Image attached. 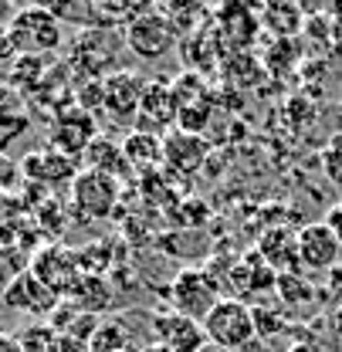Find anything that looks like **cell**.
I'll use <instances>...</instances> for the list:
<instances>
[{"label":"cell","mask_w":342,"mask_h":352,"mask_svg":"<svg viewBox=\"0 0 342 352\" xmlns=\"http://www.w3.org/2000/svg\"><path fill=\"white\" fill-rule=\"evenodd\" d=\"M153 336L160 346H167L170 352H204L207 349V336L204 325L180 315V311H156L153 315Z\"/></svg>","instance_id":"cell-14"},{"label":"cell","mask_w":342,"mask_h":352,"mask_svg":"<svg viewBox=\"0 0 342 352\" xmlns=\"http://www.w3.org/2000/svg\"><path fill=\"white\" fill-rule=\"evenodd\" d=\"M325 173L332 183L342 186V139H332L329 149H325Z\"/></svg>","instance_id":"cell-30"},{"label":"cell","mask_w":342,"mask_h":352,"mask_svg":"<svg viewBox=\"0 0 342 352\" xmlns=\"http://www.w3.org/2000/svg\"><path fill=\"white\" fill-rule=\"evenodd\" d=\"M82 160L88 163V170L105 173V176H112V179L129 176V163H126V153H122V142H116V139H109V135H98V139L85 149Z\"/></svg>","instance_id":"cell-19"},{"label":"cell","mask_w":342,"mask_h":352,"mask_svg":"<svg viewBox=\"0 0 342 352\" xmlns=\"http://www.w3.org/2000/svg\"><path fill=\"white\" fill-rule=\"evenodd\" d=\"M31 129V119L28 112H10V116H0V153H7L21 135H28Z\"/></svg>","instance_id":"cell-27"},{"label":"cell","mask_w":342,"mask_h":352,"mask_svg":"<svg viewBox=\"0 0 342 352\" xmlns=\"http://www.w3.org/2000/svg\"><path fill=\"white\" fill-rule=\"evenodd\" d=\"M10 112H24V95L10 82H0V116H10Z\"/></svg>","instance_id":"cell-29"},{"label":"cell","mask_w":342,"mask_h":352,"mask_svg":"<svg viewBox=\"0 0 342 352\" xmlns=\"http://www.w3.org/2000/svg\"><path fill=\"white\" fill-rule=\"evenodd\" d=\"M207 153H211V146L200 135H190V132H180V129L163 135V166L173 176H180V179H190L197 173L204 166Z\"/></svg>","instance_id":"cell-15"},{"label":"cell","mask_w":342,"mask_h":352,"mask_svg":"<svg viewBox=\"0 0 342 352\" xmlns=\"http://www.w3.org/2000/svg\"><path fill=\"white\" fill-rule=\"evenodd\" d=\"M332 336H336V339H342V305L332 311Z\"/></svg>","instance_id":"cell-38"},{"label":"cell","mask_w":342,"mask_h":352,"mask_svg":"<svg viewBox=\"0 0 342 352\" xmlns=\"http://www.w3.org/2000/svg\"><path fill=\"white\" fill-rule=\"evenodd\" d=\"M47 352H92V349H88L85 342L72 339V336H54V342H51Z\"/></svg>","instance_id":"cell-32"},{"label":"cell","mask_w":342,"mask_h":352,"mask_svg":"<svg viewBox=\"0 0 342 352\" xmlns=\"http://www.w3.org/2000/svg\"><path fill=\"white\" fill-rule=\"evenodd\" d=\"M217 302H220V288H217L214 278L207 271H200V267H183L170 281L173 311H180V315H186V318H193L200 325H204V318L211 315V308Z\"/></svg>","instance_id":"cell-3"},{"label":"cell","mask_w":342,"mask_h":352,"mask_svg":"<svg viewBox=\"0 0 342 352\" xmlns=\"http://www.w3.org/2000/svg\"><path fill=\"white\" fill-rule=\"evenodd\" d=\"M231 281V298H237V302H244V298H251V295H264V292H271L275 285H278V274L264 264V258L251 251V254H244V261H237L231 267V274H227Z\"/></svg>","instance_id":"cell-17"},{"label":"cell","mask_w":342,"mask_h":352,"mask_svg":"<svg viewBox=\"0 0 342 352\" xmlns=\"http://www.w3.org/2000/svg\"><path fill=\"white\" fill-rule=\"evenodd\" d=\"M122 41H126V47L136 54V58L156 61V58L170 54L173 47H176L180 34H176V28H173L170 17L163 14V7H153V10H146L142 17H136V21L129 24L126 34H122Z\"/></svg>","instance_id":"cell-4"},{"label":"cell","mask_w":342,"mask_h":352,"mask_svg":"<svg viewBox=\"0 0 342 352\" xmlns=\"http://www.w3.org/2000/svg\"><path fill=\"white\" fill-rule=\"evenodd\" d=\"M7 38L14 44L17 54H31V58H47L54 54L65 41V24L47 10V7H21L17 17L7 28Z\"/></svg>","instance_id":"cell-1"},{"label":"cell","mask_w":342,"mask_h":352,"mask_svg":"<svg viewBox=\"0 0 342 352\" xmlns=\"http://www.w3.org/2000/svg\"><path fill=\"white\" fill-rule=\"evenodd\" d=\"M139 352H170L167 346H160V342H149V346H142Z\"/></svg>","instance_id":"cell-39"},{"label":"cell","mask_w":342,"mask_h":352,"mask_svg":"<svg viewBox=\"0 0 342 352\" xmlns=\"http://www.w3.org/2000/svg\"><path fill=\"white\" fill-rule=\"evenodd\" d=\"M176 112H180V105H176V95H173V82L153 78V82H146V91H142L136 129L163 139V132H170L176 126Z\"/></svg>","instance_id":"cell-11"},{"label":"cell","mask_w":342,"mask_h":352,"mask_svg":"<svg viewBox=\"0 0 342 352\" xmlns=\"http://www.w3.org/2000/svg\"><path fill=\"white\" fill-rule=\"evenodd\" d=\"M0 352H24V349H21L17 336H7V332H0Z\"/></svg>","instance_id":"cell-37"},{"label":"cell","mask_w":342,"mask_h":352,"mask_svg":"<svg viewBox=\"0 0 342 352\" xmlns=\"http://www.w3.org/2000/svg\"><path fill=\"white\" fill-rule=\"evenodd\" d=\"M204 352H224V349H214V346H207V349H204Z\"/></svg>","instance_id":"cell-40"},{"label":"cell","mask_w":342,"mask_h":352,"mask_svg":"<svg viewBox=\"0 0 342 352\" xmlns=\"http://www.w3.org/2000/svg\"><path fill=\"white\" fill-rule=\"evenodd\" d=\"M325 223H329V227H332V230L342 237V200L332 207V210H329V220H325Z\"/></svg>","instance_id":"cell-36"},{"label":"cell","mask_w":342,"mask_h":352,"mask_svg":"<svg viewBox=\"0 0 342 352\" xmlns=\"http://www.w3.org/2000/svg\"><path fill=\"white\" fill-rule=\"evenodd\" d=\"M122 153H126L129 170H156L163 163V139L132 129L122 139Z\"/></svg>","instance_id":"cell-20"},{"label":"cell","mask_w":342,"mask_h":352,"mask_svg":"<svg viewBox=\"0 0 342 352\" xmlns=\"http://www.w3.org/2000/svg\"><path fill=\"white\" fill-rule=\"evenodd\" d=\"M58 295L51 292V288H44L41 281L24 267L21 274H14L10 281H7V288H3V305L14 308V311H24V315H31V318H41L47 322V315L58 308Z\"/></svg>","instance_id":"cell-13"},{"label":"cell","mask_w":342,"mask_h":352,"mask_svg":"<svg viewBox=\"0 0 342 352\" xmlns=\"http://www.w3.org/2000/svg\"><path fill=\"white\" fill-rule=\"evenodd\" d=\"M105 85V102L102 109L109 112L112 122H136L139 119V102H142V91H146V78H139L136 72H109L102 78Z\"/></svg>","instance_id":"cell-12"},{"label":"cell","mask_w":342,"mask_h":352,"mask_svg":"<svg viewBox=\"0 0 342 352\" xmlns=\"http://www.w3.org/2000/svg\"><path fill=\"white\" fill-rule=\"evenodd\" d=\"M54 336H58V332H54L47 322H31V325L21 329L17 342H21V349L24 352H47L51 349V342H54Z\"/></svg>","instance_id":"cell-26"},{"label":"cell","mask_w":342,"mask_h":352,"mask_svg":"<svg viewBox=\"0 0 342 352\" xmlns=\"http://www.w3.org/2000/svg\"><path fill=\"white\" fill-rule=\"evenodd\" d=\"M275 292L281 295V305H305V302H315V285L308 281V274H278V285Z\"/></svg>","instance_id":"cell-24"},{"label":"cell","mask_w":342,"mask_h":352,"mask_svg":"<svg viewBox=\"0 0 342 352\" xmlns=\"http://www.w3.org/2000/svg\"><path fill=\"white\" fill-rule=\"evenodd\" d=\"M17 10H21V7H14L10 0H0V31H7V28H10V21L17 17Z\"/></svg>","instance_id":"cell-34"},{"label":"cell","mask_w":342,"mask_h":352,"mask_svg":"<svg viewBox=\"0 0 342 352\" xmlns=\"http://www.w3.org/2000/svg\"><path fill=\"white\" fill-rule=\"evenodd\" d=\"M261 28H268L275 41H292L305 28V14L295 3H271V7H261Z\"/></svg>","instance_id":"cell-22"},{"label":"cell","mask_w":342,"mask_h":352,"mask_svg":"<svg viewBox=\"0 0 342 352\" xmlns=\"http://www.w3.org/2000/svg\"><path fill=\"white\" fill-rule=\"evenodd\" d=\"M204 336H207V346L224 352H237L244 346H251L257 336L255 329V311L248 302H237V298H220L211 315L204 318Z\"/></svg>","instance_id":"cell-2"},{"label":"cell","mask_w":342,"mask_h":352,"mask_svg":"<svg viewBox=\"0 0 342 352\" xmlns=\"http://www.w3.org/2000/svg\"><path fill=\"white\" fill-rule=\"evenodd\" d=\"M17 58V51H14V44L7 38V31H0V61H14Z\"/></svg>","instance_id":"cell-35"},{"label":"cell","mask_w":342,"mask_h":352,"mask_svg":"<svg viewBox=\"0 0 342 352\" xmlns=\"http://www.w3.org/2000/svg\"><path fill=\"white\" fill-rule=\"evenodd\" d=\"M28 271L41 281L44 288H51L58 298H68L75 281L85 274L82 261H78V251H72L65 244H44V248H38Z\"/></svg>","instance_id":"cell-8"},{"label":"cell","mask_w":342,"mask_h":352,"mask_svg":"<svg viewBox=\"0 0 342 352\" xmlns=\"http://www.w3.org/2000/svg\"><path fill=\"white\" fill-rule=\"evenodd\" d=\"M339 251H342V237L325 223H305L299 230V261L301 271L312 274V271H332L339 264Z\"/></svg>","instance_id":"cell-9"},{"label":"cell","mask_w":342,"mask_h":352,"mask_svg":"<svg viewBox=\"0 0 342 352\" xmlns=\"http://www.w3.org/2000/svg\"><path fill=\"white\" fill-rule=\"evenodd\" d=\"M255 329L257 336H264V339H275V336H281L288 325H285V315L278 311V308H264V305H255Z\"/></svg>","instance_id":"cell-28"},{"label":"cell","mask_w":342,"mask_h":352,"mask_svg":"<svg viewBox=\"0 0 342 352\" xmlns=\"http://www.w3.org/2000/svg\"><path fill=\"white\" fill-rule=\"evenodd\" d=\"M92 352H129V325L122 318H102L92 342H88Z\"/></svg>","instance_id":"cell-23"},{"label":"cell","mask_w":342,"mask_h":352,"mask_svg":"<svg viewBox=\"0 0 342 352\" xmlns=\"http://www.w3.org/2000/svg\"><path fill=\"white\" fill-rule=\"evenodd\" d=\"M82 173L78 170V160L58 153V149H38V153H28L21 160V176L34 186H44V190H58V186H72L75 176Z\"/></svg>","instance_id":"cell-10"},{"label":"cell","mask_w":342,"mask_h":352,"mask_svg":"<svg viewBox=\"0 0 342 352\" xmlns=\"http://www.w3.org/2000/svg\"><path fill=\"white\" fill-rule=\"evenodd\" d=\"M119 207V179L82 170L72 183V210L78 220H105Z\"/></svg>","instance_id":"cell-6"},{"label":"cell","mask_w":342,"mask_h":352,"mask_svg":"<svg viewBox=\"0 0 342 352\" xmlns=\"http://www.w3.org/2000/svg\"><path fill=\"white\" fill-rule=\"evenodd\" d=\"M95 139H98V126H95L92 112H85L78 102L54 109V119H51V129H47V146L51 149L78 160V156H85V149Z\"/></svg>","instance_id":"cell-7"},{"label":"cell","mask_w":342,"mask_h":352,"mask_svg":"<svg viewBox=\"0 0 342 352\" xmlns=\"http://www.w3.org/2000/svg\"><path fill=\"white\" fill-rule=\"evenodd\" d=\"M257 254L275 274H305L299 261V230L292 227H271L257 241Z\"/></svg>","instance_id":"cell-16"},{"label":"cell","mask_w":342,"mask_h":352,"mask_svg":"<svg viewBox=\"0 0 342 352\" xmlns=\"http://www.w3.org/2000/svg\"><path fill=\"white\" fill-rule=\"evenodd\" d=\"M21 163H14L7 153H0V190H14L21 183Z\"/></svg>","instance_id":"cell-31"},{"label":"cell","mask_w":342,"mask_h":352,"mask_svg":"<svg viewBox=\"0 0 342 352\" xmlns=\"http://www.w3.org/2000/svg\"><path fill=\"white\" fill-rule=\"evenodd\" d=\"M173 95H176V129L180 132H190V135H200V132L211 126L214 119V109H217V98H214V88L207 85L197 72H186L183 78L173 82Z\"/></svg>","instance_id":"cell-5"},{"label":"cell","mask_w":342,"mask_h":352,"mask_svg":"<svg viewBox=\"0 0 342 352\" xmlns=\"http://www.w3.org/2000/svg\"><path fill=\"white\" fill-rule=\"evenodd\" d=\"M44 82V58H31V54H17L10 61V85L17 88H38Z\"/></svg>","instance_id":"cell-25"},{"label":"cell","mask_w":342,"mask_h":352,"mask_svg":"<svg viewBox=\"0 0 342 352\" xmlns=\"http://www.w3.org/2000/svg\"><path fill=\"white\" fill-rule=\"evenodd\" d=\"M325 292H329L336 302H342V264H336V267L325 274Z\"/></svg>","instance_id":"cell-33"},{"label":"cell","mask_w":342,"mask_h":352,"mask_svg":"<svg viewBox=\"0 0 342 352\" xmlns=\"http://www.w3.org/2000/svg\"><path fill=\"white\" fill-rule=\"evenodd\" d=\"M68 302L75 308H82V311H88V315H98V311H105L112 305V288H109V281L102 274H82L75 281V288L68 292Z\"/></svg>","instance_id":"cell-21"},{"label":"cell","mask_w":342,"mask_h":352,"mask_svg":"<svg viewBox=\"0 0 342 352\" xmlns=\"http://www.w3.org/2000/svg\"><path fill=\"white\" fill-rule=\"evenodd\" d=\"M257 28L261 21L255 17L251 7H220L217 10V38H220V47L227 44V51L241 54L244 47H251V41L257 38Z\"/></svg>","instance_id":"cell-18"}]
</instances>
